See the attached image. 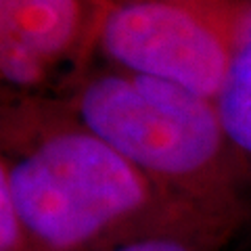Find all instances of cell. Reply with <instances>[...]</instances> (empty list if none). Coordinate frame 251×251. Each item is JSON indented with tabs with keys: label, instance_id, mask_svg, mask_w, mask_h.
I'll list each match as a JSON object with an SVG mask.
<instances>
[{
	"label": "cell",
	"instance_id": "obj_6",
	"mask_svg": "<svg viewBox=\"0 0 251 251\" xmlns=\"http://www.w3.org/2000/svg\"><path fill=\"white\" fill-rule=\"evenodd\" d=\"M0 251H31L17 207H15L9 176L2 161H0Z\"/></svg>",
	"mask_w": 251,
	"mask_h": 251
},
{
	"label": "cell",
	"instance_id": "obj_1",
	"mask_svg": "<svg viewBox=\"0 0 251 251\" xmlns=\"http://www.w3.org/2000/svg\"><path fill=\"white\" fill-rule=\"evenodd\" d=\"M4 168L31 251H107L155 237L216 245L234 222L170 201L176 193L86 128L57 132Z\"/></svg>",
	"mask_w": 251,
	"mask_h": 251
},
{
	"label": "cell",
	"instance_id": "obj_3",
	"mask_svg": "<svg viewBox=\"0 0 251 251\" xmlns=\"http://www.w3.org/2000/svg\"><path fill=\"white\" fill-rule=\"evenodd\" d=\"M232 21L234 4L207 17L180 2L136 0L107 15L100 42L132 74L216 100L232 54Z\"/></svg>",
	"mask_w": 251,
	"mask_h": 251
},
{
	"label": "cell",
	"instance_id": "obj_4",
	"mask_svg": "<svg viewBox=\"0 0 251 251\" xmlns=\"http://www.w3.org/2000/svg\"><path fill=\"white\" fill-rule=\"evenodd\" d=\"M214 103L243 174L251 178V0L234 2L232 54Z\"/></svg>",
	"mask_w": 251,
	"mask_h": 251
},
{
	"label": "cell",
	"instance_id": "obj_8",
	"mask_svg": "<svg viewBox=\"0 0 251 251\" xmlns=\"http://www.w3.org/2000/svg\"><path fill=\"white\" fill-rule=\"evenodd\" d=\"M163 2H180V0H163Z\"/></svg>",
	"mask_w": 251,
	"mask_h": 251
},
{
	"label": "cell",
	"instance_id": "obj_7",
	"mask_svg": "<svg viewBox=\"0 0 251 251\" xmlns=\"http://www.w3.org/2000/svg\"><path fill=\"white\" fill-rule=\"evenodd\" d=\"M209 245L191 239H180V237H155L145 241H134L128 245H120L107 251H205Z\"/></svg>",
	"mask_w": 251,
	"mask_h": 251
},
{
	"label": "cell",
	"instance_id": "obj_5",
	"mask_svg": "<svg viewBox=\"0 0 251 251\" xmlns=\"http://www.w3.org/2000/svg\"><path fill=\"white\" fill-rule=\"evenodd\" d=\"M75 21V0H0V46L42 61L69 42Z\"/></svg>",
	"mask_w": 251,
	"mask_h": 251
},
{
	"label": "cell",
	"instance_id": "obj_2",
	"mask_svg": "<svg viewBox=\"0 0 251 251\" xmlns=\"http://www.w3.org/2000/svg\"><path fill=\"white\" fill-rule=\"evenodd\" d=\"M80 120L157 184L234 218V184L245 174L214 100L147 75H105L86 86Z\"/></svg>",
	"mask_w": 251,
	"mask_h": 251
}]
</instances>
